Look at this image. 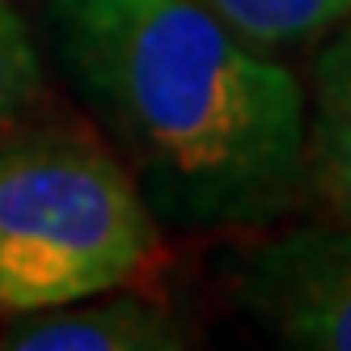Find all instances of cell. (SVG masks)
<instances>
[{
    "label": "cell",
    "mask_w": 351,
    "mask_h": 351,
    "mask_svg": "<svg viewBox=\"0 0 351 351\" xmlns=\"http://www.w3.org/2000/svg\"><path fill=\"white\" fill-rule=\"evenodd\" d=\"M47 38L157 224L263 229L309 186L300 81L199 0H47Z\"/></svg>",
    "instance_id": "obj_1"
},
{
    "label": "cell",
    "mask_w": 351,
    "mask_h": 351,
    "mask_svg": "<svg viewBox=\"0 0 351 351\" xmlns=\"http://www.w3.org/2000/svg\"><path fill=\"white\" fill-rule=\"evenodd\" d=\"M153 254L157 216L110 148L60 132L0 144V317L123 288Z\"/></svg>",
    "instance_id": "obj_2"
},
{
    "label": "cell",
    "mask_w": 351,
    "mask_h": 351,
    "mask_svg": "<svg viewBox=\"0 0 351 351\" xmlns=\"http://www.w3.org/2000/svg\"><path fill=\"white\" fill-rule=\"evenodd\" d=\"M233 300L280 347L351 351V224H296L250 245Z\"/></svg>",
    "instance_id": "obj_3"
},
{
    "label": "cell",
    "mask_w": 351,
    "mask_h": 351,
    "mask_svg": "<svg viewBox=\"0 0 351 351\" xmlns=\"http://www.w3.org/2000/svg\"><path fill=\"white\" fill-rule=\"evenodd\" d=\"M195 335L153 296L128 284L68 305L17 313L5 326V351H182Z\"/></svg>",
    "instance_id": "obj_4"
},
{
    "label": "cell",
    "mask_w": 351,
    "mask_h": 351,
    "mask_svg": "<svg viewBox=\"0 0 351 351\" xmlns=\"http://www.w3.org/2000/svg\"><path fill=\"white\" fill-rule=\"evenodd\" d=\"M305 173L335 220L351 224V17L326 34L305 97Z\"/></svg>",
    "instance_id": "obj_5"
},
{
    "label": "cell",
    "mask_w": 351,
    "mask_h": 351,
    "mask_svg": "<svg viewBox=\"0 0 351 351\" xmlns=\"http://www.w3.org/2000/svg\"><path fill=\"white\" fill-rule=\"evenodd\" d=\"M199 5L258 51L317 43L351 17V0H199Z\"/></svg>",
    "instance_id": "obj_6"
},
{
    "label": "cell",
    "mask_w": 351,
    "mask_h": 351,
    "mask_svg": "<svg viewBox=\"0 0 351 351\" xmlns=\"http://www.w3.org/2000/svg\"><path fill=\"white\" fill-rule=\"evenodd\" d=\"M43 93V60L38 47L5 0H0V132L17 123Z\"/></svg>",
    "instance_id": "obj_7"
}]
</instances>
